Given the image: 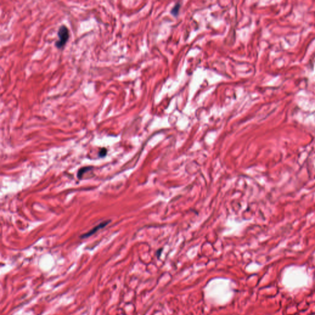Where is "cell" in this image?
Segmentation results:
<instances>
[{
  "label": "cell",
  "instance_id": "cell-3",
  "mask_svg": "<svg viewBox=\"0 0 315 315\" xmlns=\"http://www.w3.org/2000/svg\"><path fill=\"white\" fill-rule=\"evenodd\" d=\"M91 168H92V167H84V168H83L80 169L78 171V174H77V175H78V177L79 179H81V177H82L84 173H87V172L91 170Z\"/></svg>",
  "mask_w": 315,
  "mask_h": 315
},
{
  "label": "cell",
  "instance_id": "cell-2",
  "mask_svg": "<svg viewBox=\"0 0 315 315\" xmlns=\"http://www.w3.org/2000/svg\"><path fill=\"white\" fill-rule=\"evenodd\" d=\"M110 222V220H106V221H104L100 224H99L98 225H97L96 227H95L94 228H93L92 230H91L87 232L86 233L83 235L81 238H88L91 236H92V235H94L95 233H96L97 231H98L99 230L105 227Z\"/></svg>",
  "mask_w": 315,
  "mask_h": 315
},
{
  "label": "cell",
  "instance_id": "cell-4",
  "mask_svg": "<svg viewBox=\"0 0 315 315\" xmlns=\"http://www.w3.org/2000/svg\"><path fill=\"white\" fill-rule=\"evenodd\" d=\"M181 7V5L179 4L178 5H176L174 8L173 9L171 13L172 14L174 15V16H177V14H178V12H179V8Z\"/></svg>",
  "mask_w": 315,
  "mask_h": 315
},
{
  "label": "cell",
  "instance_id": "cell-5",
  "mask_svg": "<svg viewBox=\"0 0 315 315\" xmlns=\"http://www.w3.org/2000/svg\"><path fill=\"white\" fill-rule=\"evenodd\" d=\"M107 153V151L106 148H102L99 152V156L103 157L106 155Z\"/></svg>",
  "mask_w": 315,
  "mask_h": 315
},
{
  "label": "cell",
  "instance_id": "cell-1",
  "mask_svg": "<svg viewBox=\"0 0 315 315\" xmlns=\"http://www.w3.org/2000/svg\"><path fill=\"white\" fill-rule=\"evenodd\" d=\"M59 40L56 42V46L58 49L63 48L69 39V30L65 25H61L58 30Z\"/></svg>",
  "mask_w": 315,
  "mask_h": 315
}]
</instances>
